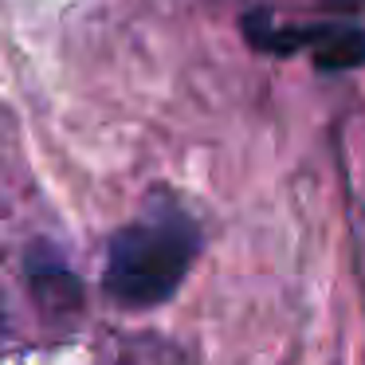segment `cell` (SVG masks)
<instances>
[{"label":"cell","instance_id":"2","mask_svg":"<svg viewBox=\"0 0 365 365\" xmlns=\"http://www.w3.org/2000/svg\"><path fill=\"white\" fill-rule=\"evenodd\" d=\"M314 63L322 71H354L365 67V28L354 24H322L314 28Z\"/></svg>","mask_w":365,"mask_h":365},{"label":"cell","instance_id":"3","mask_svg":"<svg viewBox=\"0 0 365 365\" xmlns=\"http://www.w3.org/2000/svg\"><path fill=\"white\" fill-rule=\"evenodd\" d=\"M334 9H354V4H365V0H330Z\"/></svg>","mask_w":365,"mask_h":365},{"label":"cell","instance_id":"1","mask_svg":"<svg viewBox=\"0 0 365 365\" xmlns=\"http://www.w3.org/2000/svg\"><path fill=\"white\" fill-rule=\"evenodd\" d=\"M200 252V232L169 200L150 205L134 224L114 232L106 252L103 287L122 307H158L173 299Z\"/></svg>","mask_w":365,"mask_h":365}]
</instances>
